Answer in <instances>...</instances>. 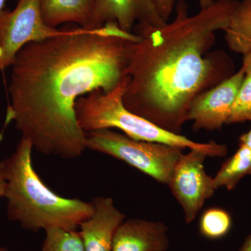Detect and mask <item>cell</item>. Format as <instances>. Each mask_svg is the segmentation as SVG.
<instances>
[{"label":"cell","instance_id":"obj_7","mask_svg":"<svg viewBox=\"0 0 251 251\" xmlns=\"http://www.w3.org/2000/svg\"><path fill=\"white\" fill-rule=\"evenodd\" d=\"M207 155L190 150L179 158L172 174L169 186L184 212L186 224L194 221L208 199L215 192L214 179L207 175L204 162Z\"/></svg>","mask_w":251,"mask_h":251},{"label":"cell","instance_id":"obj_22","mask_svg":"<svg viewBox=\"0 0 251 251\" xmlns=\"http://www.w3.org/2000/svg\"><path fill=\"white\" fill-rule=\"evenodd\" d=\"M242 67L251 69V54L244 56Z\"/></svg>","mask_w":251,"mask_h":251},{"label":"cell","instance_id":"obj_8","mask_svg":"<svg viewBox=\"0 0 251 251\" xmlns=\"http://www.w3.org/2000/svg\"><path fill=\"white\" fill-rule=\"evenodd\" d=\"M245 75L244 67L232 76L198 94L188 107L186 121L194 130H221L227 124L232 104Z\"/></svg>","mask_w":251,"mask_h":251},{"label":"cell","instance_id":"obj_6","mask_svg":"<svg viewBox=\"0 0 251 251\" xmlns=\"http://www.w3.org/2000/svg\"><path fill=\"white\" fill-rule=\"evenodd\" d=\"M50 27L41 14L40 0H18L14 9L0 13V74L11 67L24 46L64 32Z\"/></svg>","mask_w":251,"mask_h":251},{"label":"cell","instance_id":"obj_20","mask_svg":"<svg viewBox=\"0 0 251 251\" xmlns=\"http://www.w3.org/2000/svg\"><path fill=\"white\" fill-rule=\"evenodd\" d=\"M6 180L4 179L2 172L0 170V198H4L6 192Z\"/></svg>","mask_w":251,"mask_h":251},{"label":"cell","instance_id":"obj_17","mask_svg":"<svg viewBox=\"0 0 251 251\" xmlns=\"http://www.w3.org/2000/svg\"><path fill=\"white\" fill-rule=\"evenodd\" d=\"M244 69L245 75L234 99L227 124L251 122V69Z\"/></svg>","mask_w":251,"mask_h":251},{"label":"cell","instance_id":"obj_19","mask_svg":"<svg viewBox=\"0 0 251 251\" xmlns=\"http://www.w3.org/2000/svg\"><path fill=\"white\" fill-rule=\"evenodd\" d=\"M239 145H244L251 150V127L249 131L239 137Z\"/></svg>","mask_w":251,"mask_h":251},{"label":"cell","instance_id":"obj_12","mask_svg":"<svg viewBox=\"0 0 251 251\" xmlns=\"http://www.w3.org/2000/svg\"><path fill=\"white\" fill-rule=\"evenodd\" d=\"M43 18L50 27L77 25L89 29L92 17V0H40Z\"/></svg>","mask_w":251,"mask_h":251},{"label":"cell","instance_id":"obj_15","mask_svg":"<svg viewBox=\"0 0 251 251\" xmlns=\"http://www.w3.org/2000/svg\"><path fill=\"white\" fill-rule=\"evenodd\" d=\"M232 220L228 211L220 207L206 209L199 221V232L202 237L211 240L222 239L232 228Z\"/></svg>","mask_w":251,"mask_h":251},{"label":"cell","instance_id":"obj_24","mask_svg":"<svg viewBox=\"0 0 251 251\" xmlns=\"http://www.w3.org/2000/svg\"><path fill=\"white\" fill-rule=\"evenodd\" d=\"M0 251H9L5 247H1L0 248Z\"/></svg>","mask_w":251,"mask_h":251},{"label":"cell","instance_id":"obj_2","mask_svg":"<svg viewBox=\"0 0 251 251\" xmlns=\"http://www.w3.org/2000/svg\"><path fill=\"white\" fill-rule=\"evenodd\" d=\"M238 1L216 0L189 16L185 0L175 19L159 27L135 28V43L125 71L123 103L129 111L181 134L193 99L235 73L223 50L211 52L216 32L228 26Z\"/></svg>","mask_w":251,"mask_h":251},{"label":"cell","instance_id":"obj_9","mask_svg":"<svg viewBox=\"0 0 251 251\" xmlns=\"http://www.w3.org/2000/svg\"><path fill=\"white\" fill-rule=\"evenodd\" d=\"M89 29L115 23L122 30L133 33L135 27H159L166 25L157 12L153 0H92Z\"/></svg>","mask_w":251,"mask_h":251},{"label":"cell","instance_id":"obj_18","mask_svg":"<svg viewBox=\"0 0 251 251\" xmlns=\"http://www.w3.org/2000/svg\"><path fill=\"white\" fill-rule=\"evenodd\" d=\"M216 0H198L201 9L209 7L215 2ZM238 1V0H232ZM157 12L160 17L166 23H168L170 17L173 13L175 5V0H153Z\"/></svg>","mask_w":251,"mask_h":251},{"label":"cell","instance_id":"obj_21","mask_svg":"<svg viewBox=\"0 0 251 251\" xmlns=\"http://www.w3.org/2000/svg\"><path fill=\"white\" fill-rule=\"evenodd\" d=\"M238 251H251V234H249Z\"/></svg>","mask_w":251,"mask_h":251},{"label":"cell","instance_id":"obj_23","mask_svg":"<svg viewBox=\"0 0 251 251\" xmlns=\"http://www.w3.org/2000/svg\"><path fill=\"white\" fill-rule=\"evenodd\" d=\"M6 0H0V13L4 9L5 4H6Z\"/></svg>","mask_w":251,"mask_h":251},{"label":"cell","instance_id":"obj_25","mask_svg":"<svg viewBox=\"0 0 251 251\" xmlns=\"http://www.w3.org/2000/svg\"><path fill=\"white\" fill-rule=\"evenodd\" d=\"M0 119H1V112H0Z\"/></svg>","mask_w":251,"mask_h":251},{"label":"cell","instance_id":"obj_14","mask_svg":"<svg viewBox=\"0 0 251 251\" xmlns=\"http://www.w3.org/2000/svg\"><path fill=\"white\" fill-rule=\"evenodd\" d=\"M251 175V150L244 145L239 148L232 156L223 163L214 179V187H226L228 191L235 188L239 181Z\"/></svg>","mask_w":251,"mask_h":251},{"label":"cell","instance_id":"obj_3","mask_svg":"<svg viewBox=\"0 0 251 251\" xmlns=\"http://www.w3.org/2000/svg\"><path fill=\"white\" fill-rule=\"evenodd\" d=\"M33 150L30 142L21 137L14 152L0 162L6 180L8 219L34 232L78 229L93 214V204L62 197L48 187L33 166Z\"/></svg>","mask_w":251,"mask_h":251},{"label":"cell","instance_id":"obj_4","mask_svg":"<svg viewBox=\"0 0 251 251\" xmlns=\"http://www.w3.org/2000/svg\"><path fill=\"white\" fill-rule=\"evenodd\" d=\"M127 77L108 92L97 90L80 97L75 104V114L81 129L85 133L117 128L123 134L140 141L166 144L185 150H201L209 157H224L226 145L214 141L198 143L181 134L161 128L146 119L129 111L124 105Z\"/></svg>","mask_w":251,"mask_h":251},{"label":"cell","instance_id":"obj_13","mask_svg":"<svg viewBox=\"0 0 251 251\" xmlns=\"http://www.w3.org/2000/svg\"><path fill=\"white\" fill-rule=\"evenodd\" d=\"M224 31L229 49L244 57L251 54V0L238 1Z\"/></svg>","mask_w":251,"mask_h":251},{"label":"cell","instance_id":"obj_5","mask_svg":"<svg viewBox=\"0 0 251 251\" xmlns=\"http://www.w3.org/2000/svg\"><path fill=\"white\" fill-rule=\"evenodd\" d=\"M85 133L87 150L113 157L167 186L183 154L176 147L133 140L112 129Z\"/></svg>","mask_w":251,"mask_h":251},{"label":"cell","instance_id":"obj_10","mask_svg":"<svg viewBox=\"0 0 251 251\" xmlns=\"http://www.w3.org/2000/svg\"><path fill=\"white\" fill-rule=\"evenodd\" d=\"M92 215L79 226L85 251H112L114 237L126 219L111 198L97 196L92 201Z\"/></svg>","mask_w":251,"mask_h":251},{"label":"cell","instance_id":"obj_16","mask_svg":"<svg viewBox=\"0 0 251 251\" xmlns=\"http://www.w3.org/2000/svg\"><path fill=\"white\" fill-rule=\"evenodd\" d=\"M45 232L41 251H85L83 241L77 229L69 230L55 227Z\"/></svg>","mask_w":251,"mask_h":251},{"label":"cell","instance_id":"obj_11","mask_svg":"<svg viewBox=\"0 0 251 251\" xmlns=\"http://www.w3.org/2000/svg\"><path fill=\"white\" fill-rule=\"evenodd\" d=\"M168 232V227L159 221L125 219L115 232L112 251H167Z\"/></svg>","mask_w":251,"mask_h":251},{"label":"cell","instance_id":"obj_1","mask_svg":"<svg viewBox=\"0 0 251 251\" xmlns=\"http://www.w3.org/2000/svg\"><path fill=\"white\" fill-rule=\"evenodd\" d=\"M67 25L60 35L28 44L16 55L6 122H14L38 152L72 160L87 150L77 100L120 85L140 37L115 23L93 29Z\"/></svg>","mask_w":251,"mask_h":251}]
</instances>
